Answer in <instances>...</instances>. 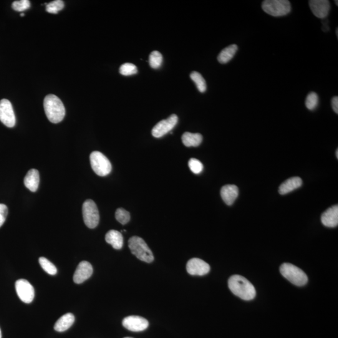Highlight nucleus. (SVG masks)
<instances>
[{"label": "nucleus", "mask_w": 338, "mask_h": 338, "mask_svg": "<svg viewBox=\"0 0 338 338\" xmlns=\"http://www.w3.org/2000/svg\"><path fill=\"white\" fill-rule=\"evenodd\" d=\"M228 286L234 295L246 301L256 297V291L253 284L241 275H233L228 281Z\"/></svg>", "instance_id": "obj_1"}, {"label": "nucleus", "mask_w": 338, "mask_h": 338, "mask_svg": "<svg viewBox=\"0 0 338 338\" xmlns=\"http://www.w3.org/2000/svg\"><path fill=\"white\" fill-rule=\"evenodd\" d=\"M44 105L45 114L50 122L58 123L64 120L65 115L64 105L56 95L51 94L46 96Z\"/></svg>", "instance_id": "obj_2"}, {"label": "nucleus", "mask_w": 338, "mask_h": 338, "mask_svg": "<svg viewBox=\"0 0 338 338\" xmlns=\"http://www.w3.org/2000/svg\"><path fill=\"white\" fill-rule=\"evenodd\" d=\"M128 247L132 253L140 261L150 263L154 259L152 252L147 243L139 237H132L128 241Z\"/></svg>", "instance_id": "obj_3"}, {"label": "nucleus", "mask_w": 338, "mask_h": 338, "mask_svg": "<svg viewBox=\"0 0 338 338\" xmlns=\"http://www.w3.org/2000/svg\"><path fill=\"white\" fill-rule=\"evenodd\" d=\"M282 276L297 286H303L308 281L307 275L299 267L289 263L282 264L280 267Z\"/></svg>", "instance_id": "obj_4"}, {"label": "nucleus", "mask_w": 338, "mask_h": 338, "mask_svg": "<svg viewBox=\"0 0 338 338\" xmlns=\"http://www.w3.org/2000/svg\"><path fill=\"white\" fill-rule=\"evenodd\" d=\"M262 10L273 17L285 16L291 10V4L287 0H266L262 2Z\"/></svg>", "instance_id": "obj_5"}, {"label": "nucleus", "mask_w": 338, "mask_h": 338, "mask_svg": "<svg viewBox=\"0 0 338 338\" xmlns=\"http://www.w3.org/2000/svg\"><path fill=\"white\" fill-rule=\"evenodd\" d=\"M90 164L97 175L103 177L108 175L112 171L109 160L102 153L95 151L90 155Z\"/></svg>", "instance_id": "obj_6"}, {"label": "nucleus", "mask_w": 338, "mask_h": 338, "mask_svg": "<svg viewBox=\"0 0 338 338\" xmlns=\"http://www.w3.org/2000/svg\"><path fill=\"white\" fill-rule=\"evenodd\" d=\"M83 218L85 225L90 229H94L99 223L100 216L94 201L88 199L82 206Z\"/></svg>", "instance_id": "obj_7"}, {"label": "nucleus", "mask_w": 338, "mask_h": 338, "mask_svg": "<svg viewBox=\"0 0 338 338\" xmlns=\"http://www.w3.org/2000/svg\"><path fill=\"white\" fill-rule=\"evenodd\" d=\"M17 293L21 301L25 303H31L35 296V290L27 280L19 279L15 283Z\"/></svg>", "instance_id": "obj_8"}, {"label": "nucleus", "mask_w": 338, "mask_h": 338, "mask_svg": "<svg viewBox=\"0 0 338 338\" xmlns=\"http://www.w3.org/2000/svg\"><path fill=\"white\" fill-rule=\"evenodd\" d=\"M0 121L9 128L14 127L16 123L14 111L9 100H0Z\"/></svg>", "instance_id": "obj_9"}, {"label": "nucleus", "mask_w": 338, "mask_h": 338, "mask_svg": "<svg viewBox=\"0 0 338 338\" xmlns=\"http://www.w3.org/2000/svg\"><path fill=\"white\" fill-rule=\"evenodd\" d=\"M178 122V117L173 114L166 120L160 121L153 127L152 134L155 138H160L173 129Z\"/></svg>", "instance_id": "obj_10"}, {"label": "nucleus", "mask_w": 338, "mask_h": 338, "mask_svg": "<svg viewBox=\"0 0 338 338\" xmlns=\"http://www.w3.org/2000/svg\"><path fill=\"white\" fill-rule=\"evenodd\" d=\"M187 271L193 276H204L210 271L211 267L206 262L199 258H193L188 262Z\"/></svg>", "instance_id": "obj_11"}, {"label": "nucleus", "mask_w": 338, "mask_h": 338, "mask_svg": "<svg viewBox=\"0 0 338 338\" xmlns=\"http://www.w3.org/2000/svg\"><path fill=\"white\" fill-rule=\"evenodd\" d=\"M123 326L131 331L139 332L144 331L148 327L147 319L138 316H130L125 317L122 321Z\"/></svg>", "instance_id": "obj_12"}, {"label": "nucleus", "mask_w": 338, "mask_h": 338, "mask_svg": "<svg viewBox=\"0 0 338 338\" xmlns=\"http://www.w3.org/2000/svg\"><path fill=\"white\" fill-rule=\"evenodd\" d=\"M309 5L312 14L319 19L327 17L331 9V5L327 0H311Z\"/></svg>", "instance_id": "obj_13"}, {"label": "nucleus", "mask_w": 338, "mask_h": 338, "mask_svg": "<svg viewBox=\"0 0 338 338\" xmlns=\"http://www.w3.org/2000/svg\"><path fill=\"white\" fill-rule=\"evenodd\" d=\"M93 273L92 265L87 261H82L78 266L74 276V281L76 284H81L89 279Z\"/></svg>", "instance_id": "obj_14"}, {"label": "nucleus", "mask_w": 338, "mask_h": 338, "mask_svg": "<svg viewBox=\"0 0 338 338\" xmlns=\"http://www.w3.org/2000/svg\"><path fill=\"white\" fill-rule=\"evenodd\" d=\"M321 222L327 228H336L338 225V206L331 207L321 216Z\"/></svg>", "instance_id": "obj_15"}, {"label": "nucleus", "mask_w": 338, "mask_h": 338, "mask_svg": "<svg viewBox=\"0 0 338 338\" xmlns=\"http://www.w3.org/2000/svg\"><path fill=\"white\" fill-rule=\"evenodd\" d=\"M222 199L227 205H233L239 196V189L235 185H226L221 190Z\"/></svg>", "instance_id": "obj_16"}, {"label": "nucleus", "mask_w": 338, "mask_h": 338, "mask_svg": "<svg viewBox=\"0 0 338 338\" xmlns=\"http://www.w3.org/2000/svg\"><path fill=\"white\" fill-rule=\"evenodd\" d=\"M39 172L37 169L32 168L28 172L24 179V184L27 189L34 193L39 188Z\"/></svg>", "instance_id": "obj_17"}, {"label": "nucleus", "mask_w": 338, "mask_h": 338, "mask_svg": "<svg viewBox=\"0 0 338 338\" xmlns=\"http://www.w3.org/2000/svg\"><path fill=\"white\" fill-rule=\"evenodd\" d=\"M302 181L298 177H294L287 179L279 187V193L281 195L291 193L296 189H298L302 186Z\"/></svg>", "instance_id": "obj_18"}, {"label": "nucleus", "mask_w": 338, "mask_h": 338, "mask_svg": "<svg viewBox=\"0 0 338 338\" xmlns=\"http://www.w3.org/2000/svg\"><path fill=\"white\" fill-rule=\"evenodd\" d=\"M75 317L72 313H67L58 319L54 326L55 331L58 332H64L69 329L73 324L74 323Z\"/></svg>", "instance_id": "obj_19"}, {"label": "nucleus", "mask_w": 338, "mask_h": 338, "mask_svg": "<svg viewBox=\"0 0 338 338\" xmlns=\"http://www.w3.org/2000/svg\"><path fill=\"white\" fill-rule=\"evenodd\" d=\"M105 241L115 249H122L123 244L122 234L117 231L110 230L105 236Z\"/></svg>", "instance_id": "obj_20"}, {"label": "nucleus", "mask_w": 338, "mask_h": 338, "mask_svg": "<svg viewBox=\"0 0 338 338\" xmlns=\"http://www.w3.org/2000/svg\"><path fill=\"white\" fill-rule=\"evenodd\" d=\"M203 137L200 133L185 132L182 136V140L186 147H198L203 142Z\"/></svg>", "instance_id": "obj_21"}, {"label": "nucleus", "mask_w": 338, "mask_h": 338, "mask_svg": "<svg viewBox=\"0 0 338 338\" xmlns=\"http://www.w3.org/2000/svg\"><path fill=\"white\" fill-rule=\"evenodd\" d=\"M238 47L236 45H231L230 46L225 48L222 50L218 55V60L222 64H225L233 59L234 55L238 51Z\"/></svg>", "instance_id": "obj_22"}, {"label": "nucleus", "mask_w": 338, "mask_h": 338, "mask_svg": "<svg viewBox=\"0 0 338 338\" xmlns=\"http://www.w3.org/2000/svg\"><path fill=\"white\" fill-rule=\"evenodd\" d=\"M190 77L192 80L195 83L197 88L199 92L204 93L207 89V85L206 80L199 73L197 72H193L190 75Z\"/></svg>", "instance_id": "obj_23"}, {"label": "nucleus", "mask_w": 338, "mask_h": 338, "mask_svg": "<svg viewBox=\"0 0 338 338\" xmlns=\"http://www.w3.org/2000/svg\"><path fill=\"white\" fill-rule=\"evenodd\" d=\"M149 65L152 69H159L163 62V57L159 52L153 51L149 56Z\"/></svg>", "instance_id": "obj_24"}, {"label": "nucleus", "mask_w": 338, "mask_h": 338, "mask_svg": "<svg viewBox=\"0 0 338 338\" xmlns=\"http://www.w3.org/2000/svg\"><path fill=\"white\" fill-rule=\"evenodd\" d=\"M39 263L43 269L50 275H55L57 273V267L45 257H41L39 258Z\"/></svg>", "instance_id": "obj_25"}, {"label": "nucleus", "mask_w": 338, "mask_h": 338, "mask_svg": "<svg viewBox=\"0 0 338 338\" xmlns=\"http://www.w3.org/2000/svg\"><path fill=\"white\" fill-rule=\"evenodd\" d=\"M46 11L49 14H57L58 12L61 11L64 8V2L62 0H55V1L46 4Z\"/></svg>", "instance_id": "obj_26"}, {"label": "nucleus", "mask_w": 338, "mask_h": 338, "mask_svg": "<svg viewBox=\"0 0 338 338\" xmlns=\"http://www.w3.org/2000/svg\"><path fill=\"white\" fill-rule=\"evenodd\" d=\"M319 103V97L316 93L311 92L307 96L305 105L307 109L313 110L316 109Z\"/></svg>", "instance_id": "obj_27"}, {"label": "nucleus", "mask_w": 338, "mask_h": 338, "mask_svg": "<svg viewBox=\"0 0 338 338\" xmlns=\"http://www.w3.org/2000/svg\"><path fill=\"white\" fill-rule=\"evenodd\" d=\"M119 72L121 75H124V76H129V75L137 74L138 70L134 64L126 63V64L121 65Z\"/></svg>", "instance_id": "obj_28"}, {"label": "nucleus", "mask_w": 338, "mask_h": 338, "mask_svg": "<svg viewBox=\"0 0 338 338\" xmlns=\"http://www.w3.org/2000/svg\"><path fill=\"white\" fill-rule=\"evenodd\" d=\"M115 218L122 225H125L130 220V213L124 209L118 208L115 212Z\"/></svg>", "instance_id": "obj_29"}, {"label": "nucleus", "mask_w": 338, "mask_h": 338, "mask_svg": "<svg viewBox=\"0 0 338 338\" xmlns=\"http://www.w3.org/2000/svg\"><path fill=\"white\" fill-rule=\"evenodd\" d=\"M189 167L194 174H199L203 171V163L196 158H192L189 161Z\"/></svg>", "instance_id": "obj_30"}, {"label": "nucleus", "mask_w": 338, "mask_h": 338, "mask_svg": "<svg viewBox=\"0 0 338 338\" xmlns=\"http://www.w3.org/2000/svg\"><path fill=\"white\" fill-rule=\"evenodd\" d=\"M30 2L29 0H20L15 1L12 4V9L15 11L22 12L25 11L30 7Z\"/></svg>", "instance_id": "obj_31"}, {"label": "nucleus", "mask_w": 338, "mask_h": 338, "mask_svg": "<svg viewBox=\"0 0 338 338\" xmlns=\"http://www.w3.org/2000/svg\"><path fill=\"white\" fill-rule=\"evenodd\" d=\"M8 216V208L5 204H0V228L4 225Z\"/></svg>", "instance_id": "obj_32"}, {"label": "nucleus", "mask_w": 338, "mask_h": 338, "mask_svg": "<svg viewBox=\"0 0 338 338\" xmlns=\"http://www.w3.org/2000/svg\"><path fill=\"white\" fill-rule=\"evenodd\" d=\"M332 109L334 112L337 114L338 113V97H334L331 100Z\"/></svg>", "instance_id": "obj_33"}, {"label": "nucleus", "mask_w": 338, "mask_h": 338, "mask_svg": "<svg viewBox=\"0 0 338 338\" xmlns=\"http://www.w3.org/2000/svg\"><path fill=\"white\" fill-rule=\"evenodd\" d=\"M2 337V331H1V329H0V338Z\"/></svg>", "instance_id": "obj_34"}, {"label": "nucleus", "mask_w": 338, "mask_h": 338, "mask_svg": "<svg viewBox=\"0 0 338 338\" xmlns=\"http://www.w3.org/2000/svg\"><path fill=\"white\" fill-rule=\"evenodd\" d=\"M336 157L338 158V149L336 150Z\"/></svg>", "instance_id": "obj_35"}, {"label": "nucleus", "mask_w": 338, "mask_h": 338, "mask_svg": "<svg viewBox=\"0 0 338 338\" xmlns=\"http://www.w3.org/2000/svg\"><path fill=\"white\" fill-rule=\"evenodd\" d=\"M20 16H21V17H24V16H25V14H20Z\"/></svg>", "instance_id": "obj_36"}, {"label": "nucleus", "mask_w": 338, "mask_h": 338, "mask_svg": "<svg viewBox=\"0 0 338 338\" xmlns=\"http://www.w3.org/2000/svg\"><path fill=\"white\" fill-rule=\"evenodd\" d=\"M337 30H338V29H336V35H337V37L338 36Z\"/></svg>", "instance_id": "obj_37"}, {"label": "nucleus", "mask_w": 338, "mask_h": 338, "mask_svg": "<svg viewBox=\"0 0 338 338\" xmlns=\"http://www.w3.org/2000/svg\"><path fill=\"white\" fill-rule=\"evenodd\" d=\"M335 3H336V5H337H337H338V4H337V1H335Z\"/></svg>", "instance_id": "obj_38"}, {"label": "nucleus", "mask_w": 338, "mask_h": 338, "mask_svg": "<svg viewBox=\"0 0 338 338\" xmlns=\"http://www.w3.org/2000/svg\"><path fill=\"white\" fill-rule=\"evenodd\" d=\"M124 338H132V337H124Z\"/></svg>", "instance_id": "obj_39"}]
</instances>
